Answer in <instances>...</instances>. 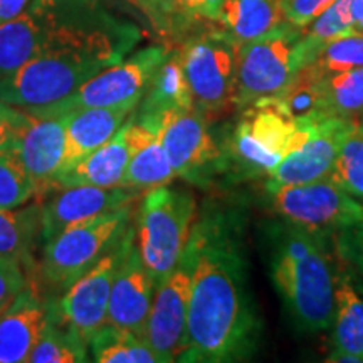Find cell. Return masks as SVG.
I'll use <instances>...</instances> for the list:
<instances>
[{"instance_id":"cell-1","label":"cell","mask_w":363,"mask_h":363,"mask_svg":"<svg viewBox=\"0 0 363 363\" xmlns=\"http://www.w3.org/2000/svg\"><path fill=\"white\" fill-rule=\"evenodd\" d=\"M190 242L195 264L179 362L249 360L259 347L262 321L249 286L242 220L229 208H207L195 219Z\"/></svg>"},{"instance_id":"cell-2","label":"cell","mask_w":363,"mask_h":363,"mask_svg":"<svg viewBox=\"0 0 363 363\" xmlns=\"http://www.w3.org/2000/svg\"><path fill=\"white\" fill-rule=\"evenodd\" d=\"M43 17L38 56L0 79V99L38 108L66 98L81 84L123 61L142 34L111 11L110 0H33Z\"/></svg>"},{"instance_id":"cell-3","label":"cell","mask_w":363,"mask_h":363,"mask_svg":"<svg viewBox=\"0 0 363 363\" xmlns=\"http://www.w3.org/2000/svg\"><path fill=\"white\" fill-rule=\"evenodd\" d=\"M264 238L272 284L296 328L306 333L330 330L337 269L323 239L286 219L271 222Z\"/></svg>"},{"instance_id":"cell-4","label":"cell","mask_w":363,"mask_h":363,"mask_svg":"<svg viewBox=\"0 0 363 363\" xmlns=\"http://www.w3.org/2000/svg\"><path fill=\"white\" fill-rule=\"evenodd\" d=\"M197 219V202L184 189L167 185L148 189L138 208L136 244L158 286L179 264Z\"/></svg>"},{"instance_id":"cell-5","label":"cell","mask_w":363,"mask_h":363,"mask_svg":"<svg viewBox=\"0 0 363 363\" xmlns=\"http://www.w3.org/2000/svg\"><path fill=\"white\" fill-rule=\"evenodd\" d=\"M303 29L283 21L261 38L239 45L233 104L246 110L283 96L301 71Z\"/></svg>"},{"instance_id":"cell-6","label":"cell","mask_w":363,"mask_h":363,"mask_svg":"<svg viewBox=\"0 0 363 363\" xmlns=\"http://www.w3.org/2000/svg\"><path fill=\"white\" fill-rule=\"evenodd\" d=\"M242 111L227 140V150H222L224 169L249 179L269 175L296 145L301 118L276 101L254 104Z\"/></svg>"},{"instance_id":"cell-7","label":"cell","mask_w":363,"mask_h":363,"mask_svg":"<svg viewBox=\"0 0 363 363\" xmlns=\"http://www.w3.org/2000/svg\"><path fill=\"white\" fill-rule=\"evenodd\" d=\"M130 225L131 206H126L62 230L44 244L40 278L54 291H65L123 239Z\"/></svg>"},{"instance_id":"cell-8","label":"cell","mask_w":363,"mask_h":363,"mask_svg":"<svg viewBox=\"0 0 363 363\" xmlns=\"http://www.w3.org/2000/svg\"><path fill=\"white\" fill-rule=\"evenodd\" d=\"M169 52V49L163 45H150L131 54L123 61L99 71L96 76L81 84L66 98L45 106L21 108V110L38 116H65L86 108L138 104L150 81Z\"/></svg>"},{"instance_id":"cell-9","label":"cell","mask_w":363,"mask_h":363,"mask_svg":"<svg viewBox=\"0 0 363 363\" xmlns=\"http://www.w3.org/2000/svg\"><path fill=\"white\" fill-rule=\"evenodd\" d=\"M238 51L239 45L222 29L194 35L179 49L194 104L206 116L225 110L234 101Z\"/></svg>"},{"instance_id":"cell-10","label":"cell","mask_w":363,"mask_h":363,"mask_svg":"<svg viewBox=\"0 0 363 363\" xmlns=\"http://www.w3.org/2000/svg\"><path fill=\"white\" fill-rule=\"evenodd\" d=\"M272 207L283 219L316 234L357 230L363 203L331 179L271 189Z\"/></svg>"},{"instance_id":"cell-11","label":"cell","mask_w":363,"mask_h":363,"mask_svg":"<svg viewBox=\"0 0 363 363\" xmlns=\"http://www.w3.org/2000/svg\"><path fill=\"white\" fill-rule=\"evenodd\" d=\"M358 118H301L291 152L267 175L266 190L330 179L348 131Z\"/></svg>"},{"instance_id":"cell-12","label":"cell","mask_w":363,"mask_h":363,"mask_svg":"<svg viewBox=\"0 0 363 363\" xmlns=\"http://www.w3.org/2000/svg\"><path fill=\"white\" fill-rule=\"evenodd\" d=\"M163 148L175 177L202 185L224 169V157L201 110L172 111L157 125Z\"/></svg>"},{"instance_id":"cell-13","label":"cell","mask_w":363,"mask_h":363,"mask_svg":"<svg viewBox=\"0 0 363 363\" xmlns=\"http://www.w3.org/2000/svg\"><path fill=\"white\" fill-rule=\"evenodd\" d=\"M194 264L195 251L189 239L179 264L155 289L145 328V340L160 358V363L179 362L187 345V316Z\"/></svg>"},{"instance_id":"cell-14","label":"cell","mask_w":363,"mask_h":363,"mask_svg":"<svg viewBox=\"0 0 363 363\" xmlns=\"http://www.w3.org/2000/svg\"><path fill=\"white\" fill-rule=\"evenodd\" d=\"M125 235L106 256L67 286L56 301H48L52 315L74 331L88 347L94 335L108 323L111 286L123 254Z\"/></svg>"},{"instance_id":"cell-15","label":"cell","mask_w":363,"mask_h":363,"mask_svg":"<svg viewBox=\"0 0 363 363\" xmlns=\"http://www.w3.org/2000/svg\"><path fill=\"white\" fill-rule=\"evenodd\" d=\"M155 289V281L145 266L136 244V229L135 225H130L125 235L123 254L111 286L108 325L145 338Z\"/></svg>"},{"instance_id":"cell-16","label":"cell","mask_w":363,"mask_h":363,"mask_svg":"<svg viewBox=\"0 0 363 363\" xmlns=\"http://www.w3.org/2000/svg\"><path fill=\"white\" fill-rule=\"evenodd\" d=\"M276 103L298 118H362L363 67L289 86Z\"/></svg>"},{"instance_id":"cell-17","label":"cell","mask_w":363,"mask_h":363,"mask_svg":"<svg viewBox=\"0 0 363 363\" xmlns=\"http://www.w3.org/2000/svg\"><path fill=\"white\" fill-rule=\"evenodd\" d=\"M66 130L67 115L38 116L24 111L12 147L34 180L38 195L54 192L65 167Z\"/></svg>"},{"instance_id":"cell-18","label":"cell","mask_w":363,"mask_h":363,"mask_svg":"<svg viewBox=\"0 0 363 363\" xmlns=\"http://www.w3.org/2000/svg\"><path fill=\"white\" fill-rule=\"evenodd\" d=\"M140 192L142 190L125 187V185H116V187L78 185V187L61 189L56 197L43 206L40 239L45 244L72 225L94 219L104 212L131 206Z\"/></svg>"},{"instance_id":"cell-19","label":"cell","mask_w":363,"mask_h":363,"mask_svg":"<svg viewBox=\"0 0 363 363\" xmlns=\"http://www.w3.org/2000/svg\"><path fill=\"white\" fill-rule=\"evenodd\" d=\"M140 131H142V126L135 120V116H128V120L110 142L94 150L93 153H89L59 177L54 190L78 187V185H93V187L121 185L126 167L138 143Z\"/></svg>"},{"instance_id":"cell-20","label":"cell","mask_w":363,"mask_h":363,"mask_svg":"<svg viewBox=\"0 0 363 363\" xmlns=\"http://www.w3.org/2000/svg\"><path fill=\"white\" fill-rule=\"evenodd\" d=\"M48 301L39 296L34 284L27 283L11 306L0 315V363L29 362L43 333Z\"/></svg>"},{"instance_id":"cell-21","label":"cell","mask_w":363,"mask_h":363,"mask_svg":"<svg viewBox=\"0 0 363 363\" xmlns=\"http://www.w3.org/2000/svg\"><path fill=\"white\" fill-rule=\"evenodd\" d=\"M136 106L138 104H121V106L86 108L69 113L66 130V157L61 175L94 150L110 142L136 110Z\"/></svg>"},{"instance_id":"cell-22","label":"cell","mask_w":363,"mask_h":363,"mask_svg":"<svg viewBox=\"0 0 363 363\" xmlns=\"http://www.w3.org/2000/svg\"><path fill=\"white\" fill-rule=\"evenodd\" d=\"M136 108L138 110L133 115L135 120L155 130L160 118L167 113L195 108L192 91L182 69L179 51L169 52Z\"/></svg>"},{"instance_id":"cell-23","label":"cell","mask_w":363,"mask_h":363,"mask_svg":"<svg viewBox=\"0 0 363 363\" xmlns=\"http://www.w3.org/2000/svg\"><path fill=\"white\" fill-rule=\"evenodd\" d=\"M331 348L363 363V283L350 271L337 276Z\"/></svg>"},{"instance_id":"cell-24","label":"cell","mask_w":363,"mask_h":363,"mask_svg":"<svg viewBox=\"0 0 363 363\" xmlns=\"http://www.w3.org/2000/svg\"><path fill=\"white\" fill-rule=\"evenodd\" d=\"M283 21L279 0H224L217 19L238 45L261 38Z\"/></svg>"},{"instance_id":"cell-25","label":"cell","mask_w":363,"mask_h":363,"mask_svg":"<svg viewBox=\"0 0 363 363\" xmlns=\"http://www.w3.org/2000/svg\"><path fill=\"white\" fill-rule=\"evenodd\" d=\"M140 126H142V131H140L138 143L126 167L121 185L148 190L158 185L170 184L175 179V172L172 169L158 131L143 123H140Z\"/></svg>"},{"instance_id":"cell-26","label":"cell","mask_w":363,"mask_h":363,"mask_svg":"<svg viewBox=\"0 0 363 363\" xmlns=\"http://www.w3.org/2000/svg\"><path fill=\"white\" fill-rule=\"evenodd\" d=\"M43 206H22L2 211L0 208V257L30 261V252L40 239Z\"/></svg>"},{"instance_id":"cell-27","label":"cell","mask_w":363,"mask_h":363,"mask_svg":"<svg viewBox=\"0 0 363 363\" xmlns=\"http://www.w3.org/2000/svg\"><path fill=\"white\" fill-rule=\"evenodd\" d=\"M89 348L98 363H160L147 340L108 323L94 335Z\"/></svg>"},{"instance_id":"cell-28","label":"cell","mask_w":363,"mask_h":363,"mask_svg":"<svg viewBox=\"0 0 363 363\" xmlns=\"http://www.w3.org/2000/svg\"><path fill=\"white\" fill-rule=\"evenodd\" d=\"M88 345L74 331L52 315L48 306V316L27 363H78L89 362Z\"/></svg>"},{"instance_id":"cell-29","label":"cell","mask_w":363,"mask_h":363,"mask_svg":"<svg viewBox=\"0 0 363 363\" xmlns=\"http://www.w3.org/2000/svg\"><path fill=\"white\" fill-rule=\"evenodd\" d=\"M360 67H363V34H348L325 44L296 79L318 81Z\"/></svg>"},{"instance_id":"cell-30","label":"cell","mask_w":363,"mask_h":363,"mask_svg":"<svg viewBox=\"0 0 363 363\" xmlns=\"http://www.w3.org/2000/svg\"><path fill=\"white\" fill-rule=\"evenodd\" d=\"M330 179L358 201H363V125L360 118L345 136Z\"/></svg>"},{"instance_id":"cell-31","label":"cell","mask_w":363,"mask_h":363,"mask_svg":"<svg viewBox=\"0 0 363 363\" xmlns=\"http://www.w3.org/2000/svg\"><path fill=\"white\" fill-rule=\"evenodd\" d=\"M38 195L34 180L17 157L13 147L0 150V208H17L27 206Z\"/></svg>"},{"instance_id":"cell-32","label":"cell","mask_w":363,"mask_h":363,"mask_svg":"<svg viewBox=\"0 0 363 363\" xmlns=\"http://www.w3.org/2000/svg\"><path fill=\"white\" fill-rule=\"evenodd\" d=\"M130 4L147 17L158 35L170 38L184 30L172 0H130Z\"/></svg>"},{"instance_id":"cell-33","label":"cell","mask_w":363,"mask_h":363,"mask_svg":"<svg viewBox=\"0 0 363 363\" xmlns=\"http://www.w3.org/2000/svg\"><path fill=\"white\" fill-rule=\"evenodd\" d=\"M29 279L24 271V264L12 257H0V315L11 306Z\"/></svg>"},{"instance_id":"cell-34","label":"cell","mask_w":363,"mask_h":363,"mask_svg":"<svg viewBox=\"0 0 363 363\" xmlns=\"http://www.w3.org/2000/svg\"><path fill=\"white\" fill-rule=\"evenodd\" d=\"M337 0H279L283 19L305 29Z\"/></svg>"},{"instance_id":"cell-35","label":"cell","mask_w":363,"mask_h":363,"mask_svg":"<svg viewBox=\"0 0 363 363\" xmlns=\"http://www.w3.org/2000/svg\"><path fill=\"white\" fill-rule=\"evenodd\" d=\"M184 29L194 21H216L224 0H172Z\"/></svg>"},{"instance_id":"cell-36","label":"cell","mask_w":363,"mask_h":363,"mask_svg":"<svg viewBox=\"0 0 363 363\" xmlns=\"http://www.w3.org/2000/svg\"><path fill=\"white\" fill-rule=\"evenodd\" d=\"M22 118H24V111L21 108L12 106L0 99V150L12 147Z\"/></svg>"},{"instance_id":"cell-37","label":"cell","mask_w":363,"mask_h":363,"mask_svg":"<svg viewBox=\"0 0 363 363\" xmlns=\"http://www.w3.org/2000/svg\"><path fill=\"white\" fill-rule=\"evenodd\" d=\"M29 0H0V27L26 11Z\"/></svg>"},{"instance_id":"cell-38","label":"cell","mask_w":363,"mask_h":363,"mask_svg":"<svg viewBox=\"0 0 363 363\" xmlns=\"http://www.w3.org/2000/svg\"><path fill=\"white\" fill-rule=\"evenodd\" d=\"M358 230H360V233H362V244H363V222H362V225L358 227Z\"/></svg>"},{"instance_id":"cell-39","label":"cell","mask_w":363,"mask_h":363,"mask_svg":"<svg viewBox=\"0 0 363 363\" xmlns=\"http://www.w3.org/2000/svg\"><path fill=\"white\" fill-rule=\"evenodd\" d=\"M360 121H362V125H363V116H362V118H360Z\"/></svg>"}]
</instances>
